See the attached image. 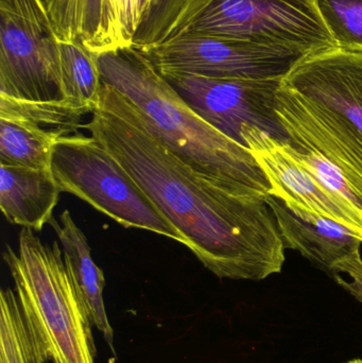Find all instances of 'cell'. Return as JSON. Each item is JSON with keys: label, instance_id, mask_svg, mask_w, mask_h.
<instances>
[{"label": "cell", "instance_id": "7402d4cb", "mask_svg": "<svg viewBox=\"0 0 362 363\" xmlns=\"http://www.w3.org/2000/svg\"><path fill=\"white\" fill-rule=\"evenodd\" d=\"M346 363H362V359H354Z\"/></svg>", "mask_w": 362, "mask_h": 363}, {"label": "cell", "instance_id": "8992f818", "mask_svg": "<svg viewBox=\"0 0 362 363\" xmlns=\"http://www.w3.org/2000/svg\"><path fill=\"white\" fill-rule=\"evenodd\" d=\"M59 42L44 0H0V97L65 101Z\"/></svg>", "mask_w": 362, "mask_h": 363}, {"label": "cell", "instance_id": "2e32d148", "mask_svg": "<svg viewBox=\"0 0 362 363\" xmlns=\"http://www.w3.org/2000/svg\"><path fill=\"white\" fill-rule=\"evenodd\" d=\"M59 48L64 100L91 114L102 85L96 55L80 43L60 40Z\"/></svg>", "mask_w": 362, "mask_h": 363}, {"label": "cell", "instance_id": "30bf717a", "mask_svg": "<svg viewBox=\"0 0 362 363\" xmlns=\"http://www.w3.org/2000/svg\"><path fill=\"white\" fill-rule=\"evenodd\" d=\"M242 138L269 181L270 194L282 200L293 213L303 219L322 217L332 220L362 239L361 216L336 198L300 165L287 152L282 142L249 125L244 128Z\"/></svg>", "mask_w": 362, "mask_h": 363}, {"label": "cell", "instance_id": "277c9868", "mask_svg": "<svg viewBox=\"0 0 362 363\" xmlns=\"http://www.w3.org/2000/svg\"><path fill=\"white\" fill-rule=\"evenodd\" d=\"M4 260L30 333L46 362L96 363L93 324L68 274L59 241L46 245L23 228L18 250L6 245Z\"/></svg>", "mask_w": 362, "mask_h": 363}, {"label": "cell", "instance_id": "9c48e42d", "mask_svg": "<svg viewBox=\"0 0 362 363\" xmlns=\"http://www.w3.org/2000/svg\"><path fill=\"white\" fill-rule=\"evenodd\" d=\"M163 76L198 115L234 142L246 147L242 138L246 125L288 142L276 114V94L282 79L239 80L181 72Z\"/></svg>", "mask_w": 362, "mask_h": 363}, {"label": "cell", "instance_id": "44dd1931", "mask_svg": "<svg viewBox=\"0 0 362 363\" xmlns=\"http://www.w3.org/2000/svg\"><path fill=\"white\" fill-rule=\"evenodd\" d=\"M336 281L362 303V258L361 251L340 262L336 267Z\"/></svg>", "mask_w": 362, "mask_h": 363}, {"label": "cell", "instance_id": "ba28073f", "mask_svg": "<svg viewBox=\"0 0 362 363\" xmlns=\"http://www.w3.org/2000/svg\"><path fill=\"white\" fill-rule=\"evenodd\" d=\"M161 74H191L218 79H283L310 53L250 40L185 32L144 51Z\"/></svg>", "mask_w": 362, "mask_h": 363}, {"label": "cell", "instance_id": "e0dca14e", "mask_svg": "<svg viewBox=\"0 0 362 363\" xmlns=\"http://www.w3.org/2000/svg\"><path fill=\"white\" fill-rule=\"evenodd\" d=\"M150 2L151 0H101L99 26L86 49L97 55L133 46Z\"/></svg>", "mask_w": 362, "mask_h": 363}, {"label": "cell", "instance_id": "7c38bea8", "mask_svg": "<svg viewBox=\"0 0 362 363\" xmlns=\"http://www.w3.org/2000/svg\"><path fill=\"white\" fill-rule=\"evenodd\" d=\"M266 201L276 216L285 247L300 252L333 277L340 262L361 251L362 239L346 226L322 217L303 219L272 194Z\"/></svg>", "mask_w": 362, "mask_h": 363}, {"label": "cell", "instance_id": "6da1fadb", "mask_svg": "<svg viewBox=\"0 0 362 363\" xmlns=\"http://www.w3.org/2000/svg\"><path fill=\"white\" fill-rule=\"evenodd\" d=\"M83 128L150 196L213 274L263 281L282 271L286 247L266 199L236 196L200 178L112 85L102 81L91 121Z\"/></svg>", "mask_w": 362, "mask_h": 363}, {"label": "cell", "instance_id": "5b68a950", "mask_svg": "<svg viewBox=\"0 0 362 363\" xmlns=\"http://www.w3.org/2000/svg\"><path fill=\"white\" fill-rule=\"evenodd\" d=\"M51 170L62 192L85 201L123 228L149 230L189 247L150 196L91 136L61 138L53 148Z\"/></svg>", "mask_w": 362, "mask_h": 363}, {"label": "cell", "instance_id": "5bb4252c", "mask_svg": "<svg viewBox=\"0 0 362 363\" xmlns=\"http://www.w3.org/2000/svg\"><path fill=\"white\" fill-rule=\"evenodd\" d=\"M61 192L51 169L0 165V209L11 224L40 232Z\"/></svg>", "mask_w": 362, "mask_h": 363}, {"label": "cell", "instance_id": "52a82bcc", "mask_svg": "<svg viewBox=\"0 0 362 363\" xmlns=\"http://www.w3.org/2000/svg\"><path fill=\"white\" fill-rule=\"evenodd\" d=\"M187 32L307 53L337 48L314 0H214Z\"/></svg>", "mask_w": 362, "mask_h": 363}, {"label": "cell", "instance_id": "9a60e30c", "mask_svg": "<svg viewBox=\"0 0 362 363\" xmlns=\"http://www.w3.org/2000/svg\"><path fill=\"white\" fill-rule=\"evenodd\" d=\"M214 0H151L133 46L142 51L166 44L188 31Z\"/></svg>", "mask_w": 362, "mask_h": 363}, {"label": "cell", "instance_id": "8fae6325", "mask_svg": "<svg viewBox=\"0 0 362 363\" xmlns=\"http://www.w3.org/2000/svg\"><path fill=\"white\" fill-rule=\"evenodd\" d=\"M89 113L66 101L38 104L0 97V165L51 169L55 144L79 133Z\"/></svg>", "mask_w": 362, "mask_h": 363}, {"label": "cell", "instance_id": "4fadbf2b", "mask_svg": "<svg viewBox=\"0 0 362 363\" xmlns=\"http://www.w3.org/2000/svg\"><path fill=\"white\" fill-rule=\"evenodd\" d=\"M49 223L59 238L68 274L91 324L103 335L104 340L114 353V330L106 315L103 300L106 279L103 271L91 257L86 236L68 209L62 213L59 221L52 218Z\"/></svg>", "mask_w": 362, "mask_h": 363}, {"label": "cell", "instance_id": "ac0fdd59", "mask_svg": "<svg viewBox=\"0 0 362 363\" xmlns=\"http://www.w3.org/2000/svg\"><path fill=\"white\" fill-rule=\"evenodd\" d=\"M57 38L86 48L97 31L101 0H44Z\"/></svg>", "mask_w": 362, "mask_h": 363}, {"label": "cell", "instance_id": "7a4b0ae2", "mask_svg": "<svg viewBox=\"0 0 362 363\" xmlns=\"http://www.w3.org/2000/svg\"><path fill=\"white\" fill-rule=\"evenodd\" d=\"M96 59L102 81L131 100L150 131L200 178L236 196H269L271 186L251 151L198 115L144 51L130 46Z\"/></svg>", "mask_w": 362, "mask_h": 363}, {"label": "cell", "instance_id": "d6986e66", "mask_svg": "<svg viewBox=\"0 0 362 363\" xmlns=\"http://www.w3.org/2000/svg\"><path fill=\"white\" fill-rule=\"evenodd\" d=\"M337 48L362 53V0H314Z\"/></svg>", "mask_w": 362, "mask_h": 363}, {"label": "cell", "instance_id": "ffe728a7", "mask_svg": "<svg viewBox=\"0 0 362 363\" xmlns=\"http://www.w3.org/2000/svg\"><path fill=\"white\" fill-rule=\"evenodd\" d=\"M282 144L300 165L308 170L336 198L362 217V194L336 166L315 151L298 148L286 142H282Z\"/></svg>", "mask_w": 362, "mask_h": 363}, {"label": "cell", "instance_id": "3957f363", "mask_svg": "<svg viewBox=\"0 0 362 363\" xmlns=\"http://www.w3.org/2000/svg\"><path fill=\"white\" fill-rule=\"evenodd\" d=\"M276 114L288 144L319 153L362 194V53H310L281 81Z\"/></svg>", "mask_w": 362, "mask_h": 363}]
</instances>
